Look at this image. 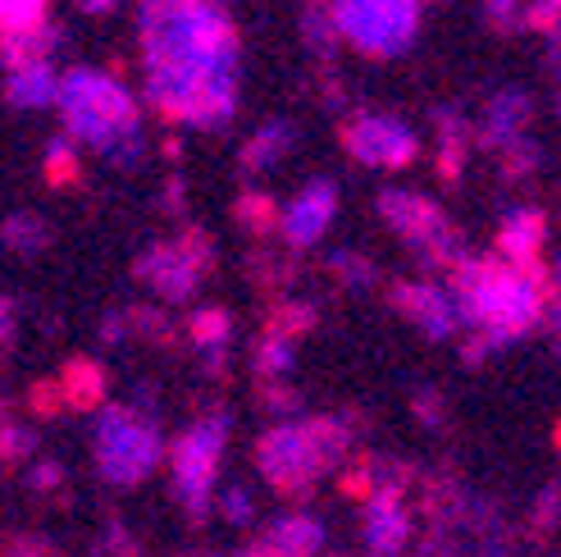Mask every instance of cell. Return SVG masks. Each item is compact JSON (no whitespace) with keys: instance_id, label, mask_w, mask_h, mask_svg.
Listing matches in <instances>:
<instances>
[{"instance_id":"1","label":"cell","mask_w":561,"mask_h":557,"mask_svg":"<svg viewBox=\"0 0 561 557\" xmlns=\"http://www.w3.org/2000/svg\"><path fill=\"white\" fill-rule=\"evenodd\" d=\"M65 120L78 137L115 151V143H133V101L101 73H69L60 88Z\"/></svg>"},{"instance_id":"2","label":"cell","mask_w":561,"mask_h":557,"mask_svg":"<svg viewBox=\"0 0 561 557\" xmlns=\"http://www.w3.org/2000/svg\"><path fill=\"white\" fill-rule=\"evenodd\" d=\"M160 439L156 425L137 411H105L96 425V462L105 470V480L115 485H137L156 466Z\"/></svg>"},{"instance_id":"3","label":"cell","mask_w":561,"mask_h":557,"mask_svg":"<svg viewBox=\"0 0 561 557\" xmlns=\"http://www.w3.org/2000/svg\"><path fill=\"white\" fill-rule=\"evenodd\" d=\"M224 434H229V425H224L219 416H210V421L192 425L179 439V448H174V485H179V498L192 508V516H202L206 503H210L219 453H224Z\"/></svg>"},{"instance_id":"4","label":"cell","mask_w":561,"mask_h":557,"mask_svg":"<svg viewBox=\"0 0 561 557\" xmlns=\"http://www.w3.org/2000/svg\"><path fill=\"white\" fill-rule=\"evenodd\" d=\"M339 23H343L347 37H356L366 50L383 55V50L407 46L415 14H411V0H343Z\"/></svg>"},{"instance_id":"5","label":"cell","mask_w":561,"mask_h":557,"mask_svg":"<svg viewBox=\"0 0 561 557\" xmlns=\"http://www.w3.org/2000/svg\"><path fill=\"white\" fill-rule=\"evenodd\" d=\"M352 151L366 156V160H375V164H402V160L415 151V143H411V133H402L398 124L366 120V124L352 128Z\"/></svg>"},{"instance_id":"6","label":"cell","mask_w":561,"mask_h":557,"mask_svg":"<svg viewBox=\"0 0 561 557\" xmlns=\"http://www.w3.org/2000/svg\"><path fill=\"white\" fill-rule=\"evenodd\" d=\"M329 215H333V187L329 183H311L306 187V197H297V206L288 211L284 219V229L293 242H316L329 225Z\"/></svg>"},{"instance_id":"7","label":"cell","mask_w":561,"mask_h":557,"mask_svg":"<svg viewBox=\"0 0 561 557\" xmlns=\"http://www.w3.org/2000/svg\"><path fill=\"white\" fill-rule=\"evenodd\" d=\"M320 548V525L316 521H278L261 544V557H311Z\"/></svg>"},{"instance_id":"8","label":"cell","mask_w":561,"mask_h":557,"mask_svg":"<svg viewBox=\"0 0 561 557\" xmlns=\"http://www.w3.org/2000/svg\"><path fill=\"white\" fill-rule=\"evenodd\" d=\"M46 0H0V27L14 37V33H33L42 23Z\"/></svg>"},{"instance_id":"9","label":"cell","mask_w":561,"mask_h":557,"mask_svg":"<svg viewBox=\"0 0 561 557\" xmlns=\"http://www.w3.org/2000/svg\"><path fill=\"white\" fill-rule=\"evenodd\" d=\"M50 92H55V82H50L46 65H27L14 73V101L19 105H42Z\"/></svg>"},{"instance_id":"10","label":"cell","mask_w":561,"mask_h":557,"mask_svg":"<svg viewBox=\"0 0 561 557\" xmlns=\"http://www.w3.org/2000/svg\"><path fill=\"white\" fill-rule=\"evenodd\" d=\"M5 325H10V311H5V306H0V339H5Z\"/></svg>"},{"instance_id":"11","label":"cell","mask_w":561,"mask_h":557,"mask_svg":"<svg viewBox=\"0 0 561 557\" xmlns=\"http://www.w3.org/2000/svg\"><path fill=\"white\" fill-rule=\"evenodd\" d=\"M82 5H88V10H105V5H110V0H82Z\"/></svg>"}]
</instances>
